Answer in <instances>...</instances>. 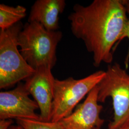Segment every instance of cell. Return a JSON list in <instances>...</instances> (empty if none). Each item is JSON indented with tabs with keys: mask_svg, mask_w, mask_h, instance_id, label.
<instances>
[{
	"mask_svg": "<svg viewBox=\"0 0 129 129\" xmlns=\"http://www.w3.org/2000/svg\"><path fill=\"white\" fill-rule=\"evenodd\" d=\"M68 19L73 35L92 54L94 66L111 64L114 48L121 41L127 23L123 0H94L87 6L76 4Z\"/></svg>",
	"mask_w": 129,
	"mask_h": 129,
	"instance_id": "6da1fadb",
	"label": "cell"
},
{
	"mask_svg": "<svg viewBox=\"0 0 129 129\" xmlns=\"http://www.w3.org/2000/svg\"><path fill=\"white\" fill-rule=\"evenodd\" d=\"M62 37L59 31H49L36 22H27L18 37L20 52L33 69L55 66L56 47Z\"/></svg>",
	"mask_w": 129,
	"mask_h": 129,
	"instance_id": "7a4b0ae2",
	"label": "cell"
},
{
	"mask_svg": "<svg viewBox=\"0 0 129 129\" xmlns=\"http://www.w3.org/2000/svg\"><path fill=\"white\" fill-rule=\"evenodd\" d=\"M20 22L0 30V88H6L31 76L36 70L24 60L18 49L19 34L23 28Z\"/></svg>",
	"mask_w": 129,
	"mask_h": 129,
	"instance_id": "3957f363",
	"label": "cell"
},
{
	"mask_svg": "<svg viewBox=\"0 0 129 129\" xmlns=\"http://www.w3.org/2000/svg\"><path fill=\"white\" fill-rule=\"evenodd\" d=\"M98 101L111 98L113 117L107 129H119L129 121V74L119 63L109 64L98 85Z\"/></svg>",
	"mask_w": 129,
	"mask_h": 129,
	"instance_id": "277c9868",
	"label": "cell"
},
{
	"mask_svg": "<svg viewBox=\"0 0 129 129\" xmlns=\"http://www.w3.org/2000/svg\"><path fill=\"white\" fill-rule=\"evenodd\" d=\"M105 75V71L99 70L79 79L72 77L62 80L55 78L51 121L59 122L71 114L78 103L97 86Z\"/></svg>",
	"mask_w": 129,
	"mask_h": 129,
	"instance_id": "5b68a950",
	"label": "cell"
},
{
	"mask_svg": "<svg viewBox=\"0 0 129 129\" xmlns=\"http://www.w3.org/2000/svg\"><path fill=\"white\" fill-rule=\"evenodd\" d=\"M24 85L19 83L14 89L0 92V119L41 120L36 112L37 103L29 97Z\"/></svg>",
	"mask_w": 129,
	"mask_h": 129,
	"instance_id": "8992f818",
	"label": "cell"
},
{
	"mask_svg": "<svg viewBox=\"0 0 129 129\" xmlns=\"http://www.w3.org/2000/svg\"><path fill=\"white\" fill-rule=\"evenodd\" d=\"M50 67L43 66L36 70L31 76L25 79L24 84L32 96L40 111V119L51 121L53 102L54 98L55 78Z\"/></svg>",
	"mask_w": 129,
	"mask_h": 129,
	"instance_id": "52a82bcc",
	"label": "cell"
},
{
	"mask_svg": "<svg viewBox=\"0 0 129 129\" xmlns=\"http://www.w3.org/2000/svg\"><path fill=\"white\" fill-rule=\"evenodd\" d=\"M97 85L89 92L82 103L71 114L59 121L64 129H94L101 128L104 120L100 117L103 107L98 101Z\"/></svg>",
	"mask_w": 129,
	"mask_h": 129,
	"instance_id": "ba28073f",
	"label": "cell"
},
{
	"mask_svg": "<svg viewBox=\"0 0 129 129\" xmlns=\"http://www.w3.org/2000/svg\"><path fill=\"white\" fill-rule=\"evenodd\" d=\"M66 7L64 0H37L33 5L28 22H36L49 31L59 28V15Z\"/></svg>",
	"mask_w": 129,
	"mask_h": 129,
	"instance_id": "9c48e42d",
	"label": "cell"
},
{
	"mask_svg": "<svg viewBox=\"0 0 129 129\" xmlns=\"http://www.w3.org/2000/svg\"><path fill=\"white\" fill-rule=\"evenodd\" d=\"M26 9L18 5L16 7L0 5V28L6 30L20 22L26 15Z\"/></svg>",
	"mask_w": 129,
	"mask_h": 129,
	"instance_id": "30bf717a",
	"label": "cell"
},
{
	"mask_svg": "<svg viewBox=\"0 0 129 129\" xmlns=\"http://www.w3.org/2000/svg\"><path fill=\"white\" fill-rule=\"evenodd\" d=\"M16 120L18 124L23 129H64L59 122L24 119Z\"/></svg>",
	"mask_w": 129,
	"mask_h": 129,
	"instance_id": "8fae6325",
	"label": "cell"
},
{
	"mask_svg": "<svg viewBox=\"0 0 129 129\" xmlns=\"http://www.w3.org/2000/svg\"><path fill=\"white\" fill-rule=\"evenodd\" d=\"M124 1V4L125 6L126 7V12H127V16H128V21H127V23L126 25V27L125 29L124 34L123 35V36L121 38V41L123 39L125 38H127L129 39V0H123ZM129 58V52H128V55L127 56V60L128 61V59Z\"/></svg>",
	"mask_w": 129,
	"mask_h": 129,
	"instance_id": "7c38bea8",
	"label": "cell"
},
{
	"mask_svg": "<svg viewBox=\"0 0 129 129\" xmlns=\"http://www.w3.org/2000/svg\"><path fill=\"white\" fill-rule=\"evenodd\" d=\"M13 123L12 120H1L0 129H9Z\"/></svg>",
	"mask_w": 129,
	"mask_h": 129,
	"instance_id": "4fadbf2b",
	"label": "cell"
},
{
	"mask_svg": "<svg viewBox=\"0 0 129 129\" xmlns=\"http://www.w3.org/2000/svg\"><path fill=\"white\" fill-rule=\"evenodd\" d=\"M9 129H23L21 126L20 125H12L10 127Z\"/></svg>",
	"mask_w": 129,
	"mask_h": 129,
	"instance_id": "5bb4252c",
	"label": "cell"
},
{
	"mask_svg": "<svg viewBox=\"0 0 129 129\" xmlns=\"http://www.w3.org/2000/svg\"><path fill=\"white\" fill-rule=\"evenodd\" d=\"M119 129H129V121L123 125Z\"/></svg>",
	"mask_w": 129,
	"mask_h": 129,
	"instance_id": "9a60e30c",
	"label": "cell"
},
{
	"mask_svg": "<svg viewBox=\"0 0 129 129\" xmlns=\"http://www.w3.org/2000/svg\"><path fill=\"white\" fill-rule=\"evenodd\" d=\"M94 129H101V128H96Z\"/></svg>",
	"mask_w": 129,
	"mask_h": 129,
	"instance_id": "2e32d148",
	"label": "cell"
}]
</instances>
